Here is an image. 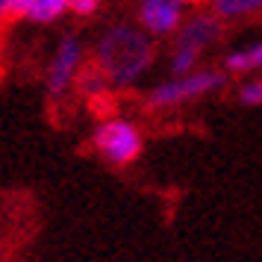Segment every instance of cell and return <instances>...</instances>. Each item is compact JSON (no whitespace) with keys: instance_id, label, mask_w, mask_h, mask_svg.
<instances>
[{"instance_id":"cell-14","label":"cell","mask_w":262,"mask_h":262,"mask_svg":"<svg viewBox=\"0 0 262 262\" xmlns=\"http://www.w3.org/2000/svg\"><path fill=\"white\" fill-rule=\"evenodd\" d=\"M186 6H201V3H206V0H183Z\"/></svg>"},{"instance_id":"cell-10","label":"cell","mask_w":262,"mask_h":262,"mask_svg":"<svg viewBox=\"0 0 262 262\" xmlns=\"http://www.w3.org/2000/svg\"><path fill=\"white\" fill-rule=\"evenodd\" d=\"M80 89H83L89 97H95V100H97V97H100V95L109 89L106 74L100 71L97 65H95V68H89V71H83V74H80Z\"/></svg>"},{"instance_id":"cell-7","label":"cell","mask_w":262,"mask_h":262,"mask_svg":"<svg viewBox=\"0 0 262 262\" xmlns=\"http://www.w3.org/2000/svg\"><path fill=\"white\" fill-rule=\"evenodd\" d=\"M224 71L230 74H253L262 71V41L245 45L238 50H230L224 56Z\"/></svg>"},{"instance_id":"cell-1","label":"cell","mask_w":262,"mask_h":262,"mask_svg":"<svg viewBox=\"0 0 262 262\" xmlns=\"http://www.w3.org/2000/svg\"><path fill=\"white\" fill-rule=\"evenodd\" d=\"M147 30L130 24L109 27L95 45V65L106 74L112 89H130L154 62V41Z\"/></svg>"},{"instance_id":"cell-13","label":"cell","mask_w":262,"mask_h":262,"mask_svg":"<svg viewBox=\"0 0 262 262\" xmlns=\"http://www.w3.org/2000/svg\"><path fill=\"white\" fill-rule=\"evenodd\" d=\"M100 0H68V12L74 15H95Z\"/></svg>"},{"instance_id":"cell-3","label":"cell","mask_w":262,"mask_h":262,"mask_svg":"<svg viewBox=\"0 0 262 262\" xmlns=\"http://www.w3.org/2000/svg\"><path fill=\"white\" fill-rule=\"evenodd\" d=\"M221 85H224V74L221 71H215V68H198V71H191V74L168 77L162 83H156L147 92V106L171 109V106H180V103H189V100L212 95Z\"/></svg>"},{"instance_id":"cell-4","label":"cell","mask_w":262,"mask_h":262,"mask_svg":"<svg viewBox=\"0 0 262 262\" xmlns=\"http://www.w3.org/2000/svg\"><path fill=\"white\" fill-rule=\"evenodd\" d=\"M92 144L109 165H130L142 154V133L127 118H109L97 124Z\"/></svg>"},{"instance_id":"cell-11","label":"cell","mask_w":262,"mask_h":262,"mask_svg":"<svg viewBox=\"0 0 262 262\" xmlns=\"http://www.w3.org/2000/svg\"><path fill=\"white\" fill-rule=\"evenodd\" d=\"M36 0H0V21L3 18H30Z\"/></svg>"},{"instance_id":"cell-8","label":"cell","mask_w":262,"mask_h":262,"mask_svg":"<svg viewBox=\"0 0 262 262\" xmlns=\"http://www.w3.org/2000/svg\"><path fill=\"white\" fill-rule=\"evenodd\" d=\"M262 9V0H212V12L218 18H245Z\"/></svg>"},{"instance_id":"cell-9","label":"cell","mask_w":262,"mask_h":262,"mask_svg":"<svg viewBox=\"0 0 262 262\" xmlns=\"http://www.w3.org/2000/svg\"><path fill=\"white\" fill-rule=\"evenodd\" d=\"M62 12H68V0H36L30 21H36V24H53Z\"/></svg>"},{"instance_id":"cell-12","label":"cell","mask_w":262,"mask_h":262,"mask_svg":"<svg viewBox=\"0 0 262 262\" xmlns=\"http://www.w3.org/2000/svg\"><path fill=\"white\" fill-rule=\"evenodd\" d=\"M238 100L245 106H262V77H253L238 85Z\"/></svg>"},{"instance_id":"cell-2","label":"cell","mask_w":262,"mask_h":262,"mask_svg":"<svg viewBox=\"0 0 262 262\" xmlns=\"http://www.w3.org/2000/svg\"><path fill=\"white\" fill-rule=\"evenodd\" d=\"M218 33H221L218 15H194L189 21H183V27L174 33V50H171V62H168L171 77L198 71L203 50L218 38Z\"/></svg>"},{"instance_id":"cell-5","label":"cell","mask_w":262,"mask_h":262,"mask_svg":"<svg viewBox=\"0 0 262 262\" xmlns=\"http://www.w3.org/2000/svg\"><path fill=\"white\" fill-rule=\"evenodd\" d=\"M83 59H85V48L83 41L77 36H65L59 41V48L50 59V68H48V95L50 97H62L71 83L77 80V74L83 68Z\"/></svg>"},{"instance_id":"cell-6","label":"cell","mask_w":262,"mask_h":262,"mask_svg":"<svg viewBox=\"0 0 262 262\" xmlns=\"http://www.w3.org/2000/svg\"><path fill=\"white\" fill-rule=\"evenodd\" d=\"M183 0H139V24L150 36H174L183 27Z\"/></svg>"}]
</instances>
